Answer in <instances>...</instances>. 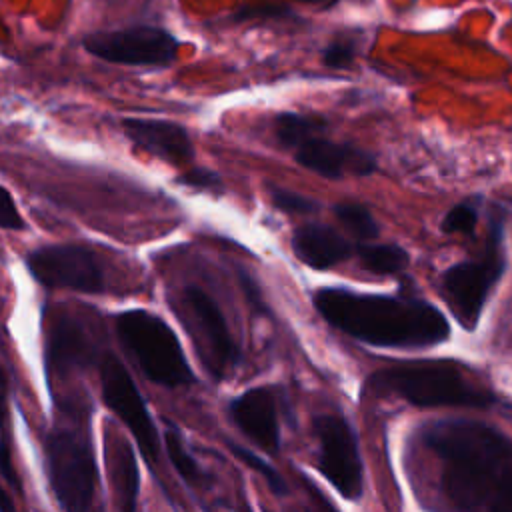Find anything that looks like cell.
Returning <instances> with one entry per match:
<instances>
[{"instance_id":"obj_1","label":"cell","mask_w":512,"mask_h":512,"mask_svg":"<svg viewBox=\"0 0 512 512\" xmlns=\"http://www.w3.org/2000/svg\"><path fill=\"white\" fill-rule=\"evenodd\" d=\"M314 306L334 328L374 346L422 348L444 342L450 324L430 302L402 296L320 288Z\"/></svg>"},{"instance_id":"obj_2","label":"cell","mask_w":512,"mask_h":512,"mask_svg":"<svg viewBox=\"0 0 512 512\" xmlns=\"http://www.w3.org/2000/svg\"><path fill=\"white\" fill-rule=\"evenodd\" d=\"M442 460V486L458 512H486L512 464V444L494 428L472 420H444L426 430Z\"/></svg>"},{"instance_id":"obj_3","label":"cell","mask_w":512,"mask_h":512,"mask_svg":"<svg viewBox=\"0 0 512 512\" xmlns=\"http://www.w3.org/2000/svg\"><path fill=\"white\" fill-rule=\"evenodd\" d=\"M376 390L402 396L416 406H472L492 402L490 392L470 384L452 362L418 360L384 368L372 376Z\"/></svg>"},{"instance_id":"obj_4","label":"cell","mask_w":512,"mask_h":512,"mask_svg":"<svg viewBox=\"0 0 512 512\" xmlns=\"http://www.w3.org/2000/svg\"><path fill=\"white\" fill-rule=\"evenodd\" d=\"M502 240L504 218L494 208L490 214L488 238L482 256L456 262L442 272V296L464 330L476 328L486 298L506 268Z\"/></svg>"},{"instance_id":"obj_5","label":"cell","mask_w":512,"mask_h":512,"mask_svg":"<svg viewBox=\"0 0 512 512\" xmlns=\"http://www.w3.org/2000/svg\"><path fill=\"white\" fill-rule=\"evenodd\" d=\"M116 332L142 372L162 386L192 382V370L172 328L148 310H126L116 316Z\"/></svg>"},{"instance_id":"obj_6","label":"cell","mask_w":512,"mask_h":512,"mask_svg":"<svg viewBox=\"0 0 512 512\" xmlns=\"http://www.w3.org/2000/svg\"><path fill=\"white\" fill-rule=\"evenodd\" d=\"M50 486L64 512H90L96 490V462L90 436L76 426H56L46 436Z\"/></svg>"},{"instance_id":"obj_7","label":"cell","mask_w":512,"mask_h":512,"mask_svg":"<svg viewBox=\"0 0 512 512\" xmlns=\"http://www.w3.org/2000/svg\"><path fill=\"white\" fill-rule=\"evenodd\" d=\"M182 320L196 344L198 356L214 378H224L238 360V348L230 336L218 304L198 286H188L180 298Z\"/></svg>"},{"instance_id":"obj_8","label":"cell","mask_w":512,"mask_h":512,"mask_svg":"<svg viewBox=\"0 0 512 512\" xmlns=\"http://www.w3.org/2000/svg\"><path fill=\"white\" fill-rule=\"evenodd\" d=\"M84 48L96 58L114 64L166 66L174 62L180 42L164 28L132 26L92 32L84 36Z\"/></svg>"},{"instance_id":"obj_9","label":"cell","mask_w":512,"mask_h":512,"mask_svg":"<svg viewBox=\"0 0 512 512\" xmlns=\"http://www.w3.org/2000/svg\"><path fill=\"white\" fill-rule=\"evenodd\" d=\"M28 268L32 276L48 288H68L90 294L104 290L102 264L86 246H42L28 254Z\"/></svg>"},{"instance_id":"obj_10","label":"cell","mask_w":512,"mask_h":512,"mask_svg":"<svg viewBox=\"0 0 512 512\" xmlns=\"http://www.w3.org/2000/svg\"><path fill=\"white\" fill-rule=\"evenodd\" d=\"M100 380L106 406L128 426L142 454L150 464H154L158 458V436L146 402L132 376L118 358L108 354L100 364Z\"/></svg>"},{"instance_id":"obj_11","label":"cell","mask_w":512,"mask_h":512,"mask_svg":"<svg viewBox=\"0 0 512 512\" xmlns=\"http://www.w3.org/2000/svg\"><path fill=\"white\" fill-rule=\"evenodd\" d=\"M314 430L320 444V472L344 498H358L362 494V462L350 424L336 414H322L314 420Z\"/></svg>"},{"instance_id":"obj_12","label":"cell","mask_w":512,"mask_h":512,"mask_svg":"<svg viewBox=\"0 0 512 512\" xmlns=\"http://www.w3.org/2000/svg\"><path fill=\"white\" fill-rule=\"evenodd\" d=\"M294 160L324 178L338 180L342 176H368L378 170L372 152L348 142H332L324 136L306 140L294 150Z\"/></svg>"},{"instance_id":"obj_13","label":"cell","mask_w":512,"mask_h":512,"mask_svg":"<svg viewBox=\"0 0 512 512\" xmlns=\"http://www.w3.org/2000/svg\"><path fill=\"white\" fill-rule=\"evenodd\" d=\"M122 128L126 136L144 152L176 164L186 166L194 158V146L188 132L168 120H150V118H124Z\"/></svg>"},{"instance_id":"obj_14","label":"cell","mask_w":512,"mask_h":512,"mask_svg":"<svg viewBox=\"0 0 512 512\" xmlns=\"http://www.w3.org/2000/svg\"><path fill=\"white\" fill-rule=\"evenodd\" d=\"M290 246L294 256L314 270H328L354 254L352 242L338 230L308 222L292 232Z\"/></svg>"},{"instance_id":"obj_15","label":"cell","mask_w":512,"mask_h":512,"mask_svg":"<svg viewBox=\"0 0 512 512\" xmlns=\"http://www.w3.org/2000/svg\"><path fill=\"white\" fill-rule=\"evenodd\" d=\"M230 416L236 426L260 448L276 452L280 444V432L276 404L268 390L252 388L234 398L230 404Z\"/></svg>"},{"instance_id":"obj_16","label":"cell","mask_w":512,"mask_h":512,"mask_svg":"<svg viewBox=\"0 0 512 512\" xmlns=\"http://www.w3.org/2000/svg\"><path fill=\"white\" fill-rule=\"evenodd\" d=\"M104 460L118 512H136L140 492L138 462L126 438L108 424L104 432Z\"/></svg>"},{"instance_id":"obj_17","label":"cell","mask_w":512,"mask_h":512,"mask_svg":"<svg viewBox=\"0 0 512 512\" xmlns=\"http://www.w3.org/2000/svg\"><path fill=\"white\" fill-rule=\"evenodd\" d=\"M92 356V344L80 322L70 316H60L50 326L46 344V364L50 372H68L86 366Z\"/></svg>"},{"instance_id":"obj_18","label":"cell","mask_w":512,"mask_h":512,"mask_svg":"<svg viewBox=\"0 0 512 512\" xmlns=\"http://www.w3.org/2000/svg\"><path fill=\"white\" fill-rule=\"evenodd\" d=\"M354 252L364 270L380 276L398 274L410 262V256L402 246L388 242H360L354 246Z\"/></svg>"},{"instance_id":"obj_19","label":"cell","mask_w":512,"mask_h":512,"mask_svg":"<svg viewBox=\"0 0 512 512\" xmlns=\"http://www.w3.org/2000/svg\"><path fill=\"white\" fill-rule=\"evenodd\" d=\"M328 130V120L318 116H306L298 112H282L274 120V132L278 142L288 148L296 150L310 138L322 136Z\"/></svg>"},{"instance_id":"obj_20","label":"cell","mask_w":512,"mask_h":512,"mask_svg":"<svg viewBox=\"0 0 512 512\" xmlns=\"http://www.w3.org/2000/svg\"><path fill=\"white\" fill-rule=\"evenodd\" d=\"M336 220L356 238L374 240L380 232L372 212L362 202H338L334 208Z\"/></svg>"},{"instance_id":"obj_21","label":"cell","mask_w":512,"mask_h":512,"mask_svg":"<svg viewBox=\"0 0 512 512\" xmlns=\"http://www.w3.org/2000/svg\"><path fill=\"white\" fill-rule=\"evenodd\" d=\"M164 442H166V452L170 456V462L174 464L176 472L188 482V484H198L202 480V470L196 464V460L192 458V454L186 450L182 436L178 434V430L170 428L164 434Z\"/></svg>"},{"instance_id":"obj_22","label":"cell","mask_w":512,"mask_h":512,"mask_svg":"<svg viewBox=\"0 0 512 512\" xmlns=\"http://www.w3.org/2000/svg\"><path fill=\"white\" fill-rule=\"evenodd\" d=\"M270 200L274 204V208L282 210L284 214H296V216H304V214H316L320 212V202L310 198V196H304V194H298V192H292V190H286V188H278V186H270Z\"/></svg>"},{"instance_id":"obj_23","label":"cell","mask_w":512,"mask_h":512,"mask_svg":"<svg viewBox=\"0 0 512 512\" xmlns=\"http://www.w3.org/2000/svg\"><path fill=\"white\" fill-rule=\"evenodd\" d=\"M478 222V210L472 202H460L452 206L440 222L444 234H472Z\"/></svg>"},{"instance_id":"obj_24","label":"cell","mask_w":512,"mask_h":512,"mask_svg":"<svg viewBox=\"0 0 512 512\" xmlns=\"http://www.w3.org/2000/svg\"><path fill=\"white\" fill-rule=\"evenodd\" d=\"M228 446H230V450H232L246 466H250V468L256 470L260 476H264V480L268 482V486H270L276 494H284V492H286V484H284L282 476H280L268 462H264L260 456H256L252 450H248V448H244V446H240V444L228 442Z\"/></svg>"},{"instance_id":"obj_25","label":"cell","mask_w":512,"mask_h":512,"mask_svg":"<svg viewBox=\"0 0 512 512\" xmlns=\"http://www.w3.org/2000/svg\"><path fill=\"white\" fill-rule=\"evenodd\" d=\"M178 184L200 190V192H210V194H222L224 192V182L218 172L210 168H186L182 174L176 178Z\"/></svg>"},{"instance_id":"obj_26","label":"cell","mask_w":512,"mask_h":512,"mask_svg":"<svg viewBox=\"0 0 512 512\" xmlns=\"http://www.w3.org/2000/svg\"><path fill=\"white\" fill-rule=\"evenodd\" d=\"M292 16L290 6L282 2H258V4H246L240 6L230 20L240 24V22H250V20H270V18H286Z\"/></svg>"},{"instance_id":"obj_27","label":"cell","mask_w":512,"mask_h":512,"mask_svg":"<svg viewBox=\"0 0 512 512\" xmlns=\"http://www.w3.org/2000/svg\"><path fill=\"white\" fill-rule=\"evenodd\" d=\"M356 58V44L352 40H334L322 50L324 66L332 70L348 68Z\"/></svg>"},{"instance_id":"obj_28","label":"cell","mask_w":512,"mask_h":512,"mask_svg":"<svg viewBox=\"0 0 512 512\" xmlns=\"http://www.w3.org/2000/svg\"><path fill=\"white\" fill-rule=\"evenodd\" d=\"M0 228L4 230H22L24 220L6 188L0 186Z\"/></svg>"},{"instance_id":"obj_29","label":"cell","mask_w":512,"mask_h":512,"mask_svg":"<svg viewBox=\"0 0 512 512\" xmlns=\"http://www.w3.org/2000/svg\"><path fill=\"white\" fill-rule=\"evenodd\" d=\"M486 512H512V464Z\"/></svg>"},{"instance_id":"obj_30","label":"cell","mask_w":512,"mask_h":512,"mask_svg":"<svg viewBox=\"0 0 512 512\" xmlns=\"http://www.w3.org/2000/svg\"><path fill=\"white\" fill-rule=\"evenodd\" d=\"M0 474L14 486V488H20V480H18V474L10 462V454H8V448L4 444H0Z\"/></svg>"},{"instance_id":"obj_31","label":"cell","mask_w":512,"mask_h":512,"mask_svg":"<svg viewBox=\"0 0 512 512\" xmlns=\"http://www.w3.org/2000/svg\"><path fill=\"white\" fill-rule=\"evenodd\" d=\"M6 422H8V380L6 372L0 366V430L6 432Z\"/></svg>"},{"instance_id":"obj_32","label":"cell","mask_w":512,"mask_h":512,"mask_svg":"<svg viewBox=\"0 0 512 512\" xmlns=\"http://www.w3.org/2000/svg\"><path fill=\"white\" fill-rule=\"evenodd\" d=\"M0 512H16V504L12 496H8V492L2 486H0Z\"/></svg>"},{"instance_id":"obj_33","label":"cell","mask_w":512,"mask_h":512,"mask_svg":"<svg viewBox=\"0 0 512 512\" xmlns=\"http://www.w3.org/2000/svg\"><path fill=\"white\" fill-rule=\"evenodd\" d=\"M300 4H312V6H320V8H330L334 4H338L340 0H296Z\"/></svg>"}]
</instances>
